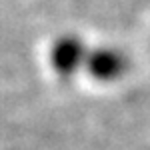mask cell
Segmentation results:
<instances>
[{"label": "cell", "instance_id": "7a4b0ae2", "mask_svg": "<svg viewBox=\"0 0 150 150\" xmlns=\"http://www.w3.org/2000/svg\"><path fill=\"white\" fill-rule=\"evenodd\" d=\"M82 58H84V48H82V42L76 36L60 38L52 46V52H50L52 68L56 70L60 76H70L74 70L78 68Z\"/></svg>", "mask_w": 150, "mask_h": 150}, {"label": "cell", "instance_id": "6da1fadb", "mask_svg": "<svg viewBox=\"0 0 150 150\" xmlns=\"http://www.w3.org/2000/svg\"><path fill=\"white\" fill-rule=\"evenodd\" d=\"M86 66L88 72L92 74L96 80H114L118 76L124 74L126 70V58L122 56L120 52L110 50V48H100V50H94L88 54L86 58Z\"/></svg>", "mask_w": 150, "mask_h": 150}]
</instances>
